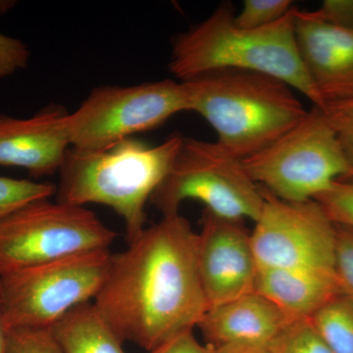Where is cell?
I'll list each match as a JSON object with an SVG mask.
<instances>
[{
  "label": "cell",
  "instance_id": "obj_27",
  "mask_svg": "<svg viewBox=\"0 0 353 353\" xmlns=\"http://www.w3.org/2000/svg\"><path fill=\"white\" fill-rule=\"evenodd\" d=\"M148 353H215L212 345H202L194 336V329L185 330Z\"/></svg>",
  "mask_w": 353,
  "mask_h": 353
},
{
  "label": "cell",
  "instance_id": "obj_24",
  "mask_svg": "<svg viewBox=\"0 0 353 353\" xmlns=\"http://www.w3.org/2000/svg\"><path fill=\"white\" fill-rule=\"evenodd\" d=\"M336 226V272L345 294L353 297V230Z\"/></svg>",
  "mask_w": 353,
  "mask_h": 353
},
{
  "label": "cell",
  "instance_id": "obj_10",
  "mask_svg": "<svg viewBox=\"0 0 353 353\" xmlns=\"http://www.w3.org/2000/svg\"><path fill=\"white\" fill-rule=\"evenodd\" d=\"M261 189L263 208L250 233L259 268L336 274V226L321 205L282 201Z\"/></svg>",
  "mask_w": 353,
  "mask_h": 353
},
{
  "label": "cell",
  "instance_id": "obj_17",
  "mask_svg": "<svg viewBox=\"0 0 353 353\" xmlns=\"http://www.w3.org/2000/svg\"><path fill=\"white\" fill-rule=\"evenodd\" d=\"M333 353H353V297L341 294L309 318Z\"/></svg>",
  "mask_w": 353,
  "mask_h": 353
},
{
  "label": "cell",
  "instance_id": "obj_16",
  "mask_svg": "<svg viewBox=\"0 0 353 353\" xmlns=\"http://www.w3.org/2000/svg\"><path fill=\"white\" fill-rule=\"evenodd\" d=\"M50 332L62 353H126L124 341L92 301L70 311Z\"/></svg>",
  "mask_w": 353,
  "mask_h": 353
},
{
  "label": "cell",
  "instance_id": "obj_21",
  "mask_svg": "<svg viewBox=\"0 0 353 353\" xmlns=\"http://www.w3.org/2000/svg\"><path fill=\"white\" fill-rule=\"evenodd\" d=\"M294 6L290 0H245L234 22L245 29H259L280 20Z\"/></svg>",
  "mask_w": 353,
  "mask_h": 353
},
{
  "label": "cell",
  "instance_id": "obj_12",
  "mask_svg": "<svg viewBox=\"0 0 353 353\" xmlns=\"http://www.w3.org/2000/svg\"><path fill=\"white\" fill-rule=\"evenodd\" d=\"M299 55L325 105L353 97V30L336 27L297 9ZM325 106V108H326Z\"/></svg>",
  "mask_w": 353,
  "mask_h": 353
},
{
  "label": "cell",
  "instance_id": "obj_7",
  "mask_svg": "<svg viewBox=\"0 0 353 353\" xmlns=\"http://www.w3.org/2000/svg\"><path fill=\"white\" fill-rule=\"evenodd\" d=\"M111 256L110 250H97L0 275L8 329H50L70 311L94 301Z\"/></svg>",
  "mask_w": 353,
  "mask_h": 353
},
{
  "label": "cell",
  "instance_id": "obj_20",
  "mask_svg": "<svg viewBox=\"0 0 353 353\" xmlns=\"http://www.w3.org/2000/svg\"><path fill=\"white\" fill-rule=\"evenodd\" d=\"M314 201L338 226L353 230V176H345Z\"/></svg>",
  "mask_w": 353,
  "mask_h": 353
},
{
  "label": "cell",
  "instance_id": "obj_18",
  "mask_svg": "<svg viewBox=\"0 0 353 353\" xmlns=\"http://www.w3.org/2000/svg\"><path fill=\"white\" fill-rule=\"evenodd\" d=\"M268 347L272 353H333L309 318L289 323Z\"/></svg>",
  "mask_w": 353,
  "mask_h": 353
},
{
  "label": "cell",
  "instance_id": "obj_11",
  "mask_svg": "<svg viewBox=\"0 0 353 353\" xmlns=\"http://www.w3.org/2000/svg\"><path fill=\"white\" fill-rule=\"evenodd\" d=\"M201 223L196 262L208 307L255 292L259 264L243 221L219 217L204 209Z\"/></svg>",
  "mask_w": 353,
  "mask_h": 353
},
{
  "label": "cell",
  "instance_id": "obj_15",
  "mask_svg": "<svg viewBox=\"0 0 353 353\" xmlns=\"http://www.w3.org/2000/svg\"><path fill=\"white\" fill-rule=\"evenodd\" d=\"M255 292L292 320L308 319L343 294L336 274L306 269L259 268Z\"/></svg>",
  "mask_w": 353,
  "mask_h": 353
},
{
  "label": "cell",
  "instance_id": "obj_8",
  "mask_svg": "<svg viewBox=\"0 0 353 353\" xmlns=\"http://www.w3.org/2000/svg\"><path fill=\"white\" fill-rule=\"evenodd\" d=\"M117 234L83 206L41 199L0 217V275L109 250Z\"/></svg>",
  "mask_w": 353,
  "mask_h": 353
},
{
  "label": "cell",
  "instance_id": "obj_2",
  "mask_svg": "<svg viewBox=\"0 0 353 353\" xmlns=\"http://www.w3.org/2000/svg\"><path fill=\"white\" fill-rule=\"evenodd\" d=\"M296 10L294 6L273 24L245 29L234 22L232 4H221L205 20L174 39L171 72L180 82L218 70L259 72L288 83L324 110L325 102L297 48Z\"/></svg>",
  "mask_w": 353,
  "mask_h": 353
},
{
  "label": "cell",
  "instance_id": "obj_4",
  "mask_svg": "<svg viewBox=\"0 0 353 353\" xmlns=\"http://www.w3.org/2000/svg\"><path fill=\"white\" fill-rule=\"evenodd\" d=\"M183 139L172 136L152 146L130 138L94 152L70 148L58 171L57 201L108 206L124 221L131 241L145 230L146 202L170 171Z\"/></svg>",
  "mask_w": 353,
  "mask_h": 353
},
{
  "label": "cell",
  "instance_id": "obj_6",
  "mask_svg": "<svg viewBox=\"0 0 353 353\" xmlns=\"http://www.w3.org/2000/svg\"><path fill=\"white\" fill-rule=\"evenodd\" d=\"M150 201L163 216L180 213L183 201H196L219 217L255 222L264 194L248 176L243 160L217 141L183 138L170 171Z\"/></svg>",
  "mask_w": 353,
  "mask_h": 353
},
{
  "label": "cell",
  "instance_id": "obj_25",
  "mask_svg": "<svg viewBox=\"0 0 353 353\" xmlns=\"http://www.w3.org/2000/svg\"><path fill=\"white\" fill-rule=\"evenodd\" d=\"M29 60V48L22 41L0 32V79L26 68Z\"/></svg>",
  "mask_w": 353,
  "mask_h": 353
},
{
  "label": "cell",
  "instance_id": "obj_28",
  "mask_svg": "<svg viewBox=\"0 0 353 353\" xmlns=\"http://www.w3.org/2000/svg\"><path fill=\"white\" fill-rule=\"evenodd\" d=\"M215 353H272L268 347L256 345H224L213 347Z\"/></svg>",
  "mask_w": 353,
  "mask_h": 353
},
{
  "label": "cell",
  "instance_id": "obj_14",
  "mask_svg": "<svg viewBox=\"0 0 353 353\" xmlns=\"http://www.w3.org/2000/svg\"><path fill=\"white\" fill-rule=\"evenodd\" d=\"M294 321L259 292L212 306L197 328L208 345H256L268 347L289 323Z\"/></svg>",
  "mask_w": 353,
  "mask_h": 353
},
{
  "label": "cell",
  "instance_id": "obj_19",
  "mask_svg": "<svg viewBox=\"0 0 353 353\" xmlns=\"http://www.w3.org/2000/svg\"><path fill=\"white\" fill-rule=\"evenodd\" d=\"M57 192V185L51 183L0 176V217L24 208L32 202L50 199Z\"/></svg>",
  "mask_w": 353,
  "mask_h": 353
},
{
  "label": "cell",
  "instance_id": "obj_9",
  "mask_svg": "<svg viewBox=\"0 0 353 353\" xmlns=\"http://www.w3.org/2000/svg\"><path fill=\"white\" fill-rule=\"evenodd\" d=\"M183 111H189L185 87L170 79L97 88L75 112L67 115L70 146L85 152L105 150Z\"/></svg>",
  "mask_w": 353,
  "mask_h": 353
},
{
  "label": "cell",
  "instance_id": "obj_23",
  "mask_svg": "<svg viewBox=\"0 0 353 353\" xmlns=\"http://www.w3.org/2000/svg\"><path fill=\"white\" fill-rule=\"evenodd\" d=\"M327 117L338 134L341 146L353 168V97L331 102L324 109Z\"/></svg>",
  "mask_w": 353,
  "mask_h": 353
},
{
  "label": "cell",
  "instance_id": "obj_29",
  "mask_svg": "<svg viewBox=\"0 0 353 353\" xmlns=\"http://www.w3.org/2000/svg\"><path fill=\"white\" fill-rule=\"evenodd\" d=\"M9 332L10 330L6 325L1 292H0V353H8Z\"/></svg>",
  "mask_w": 353,
  "mask_h": 353
},
{
  "label": "cell",
  "instance_id": "obj_22",
  "mask_svg": "<svg viewBox=\"0 0 353 353\" xmlns=\"http://www.w3.org/2000/svg\"><path fill=\"white\" fill-rule=\"evenodd\" d=\"M8 353H62L50 329H12Z\"/></svg>",
  "mask_w": 353,
  "mask_h": 353
},
{
  "label": "cell",
  "instance_id": "obj_3",
  "mask_svg": "<svg viewBox=\"0 0 353 353\" xmlns=\"http://www.w3.org/2000/svg\"><path fill=\"white\" fill-rule=\"evenodd\" d=\"M182 83L189 111L208 121L217 143L241 160L277 141L308 111L294 88L259 72L218 70Z\"/></svg>",
  "mask_w": 353,
  "mask_h": 353
},
{
  "label": "cell",
  "instance_id": "obj_1",
  "mask_svg": "<svg viewBox=\"0 0 353 353\" xmlns=\"http://www.w3.org/2000/svg\"><path fill=\"white\" fill-rule=\"evenodd\" d=\"M197 234L180 213L164 215L111 256L94 303L123 341L150 352L208 310L196 262Z\"/></svg>",
  "mask_w": 353,
  "mask_h": 353
},
{
  "label": "cell",
  "instance_id": "obj_13",
  "mask_svg": "<svg viewBox=\"0 0 353 353\" xmlns=\"http://www.w3.org/2000/svg\"><path fill=\"white\" fill-rule=\"evenodd\" d=\"M67 115L59 105L44 108L27 119L0 115V166L19 167L34 176L59 171L71 148Z\"/></svg>",
  "mask_w": 353,
  "mask_h": 353
},
{
  "label": "cell",
  "instance_id": "obj_5",
  "mask_svg": "<svg viewBox=\"0 0 353 353\" xmlns=\"http://www.w3.org/2000/svg\"><path fill=\"white\" fill-rule=\"evenodd\" d=\"M243 163L253 182L288 202L314 201L336 181L353 176L326 113L314 105L299 124Z\"/></svg>",
  "mask_w": 353,
  "mask_h": 353
},
{
  "label": "cell",
  "instance_id": "obj_26",
  "mask_svg": "<svg viewBox=\"0 0 353 353\" xmlns=\"http://www.w3.org/2000/svg\"><path fill=\"white\" fill-rule=\"evenodd\" d=\"M312 13L328 24L353 30V0H325Z\"/></svg>",
  "mask_w": 353,
  "mask_h": 353
}]
</instances>
